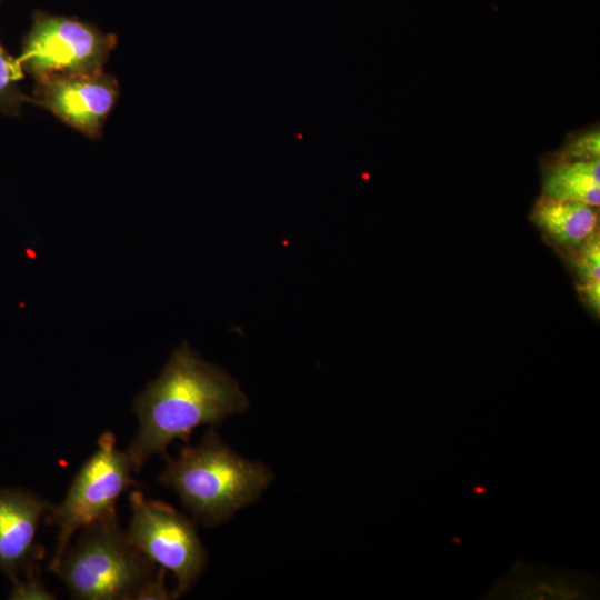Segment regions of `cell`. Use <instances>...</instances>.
<instances>
[{"label":"cell","mask_w":600,"mask_h":600,"mask_svg":"<svg viewBox=\"0 0 600 600\" xmlns=\"http://www.w3.org/2000/svg\"><path fill=\"white\" fill-rule=\"evenodd\" d=\"M116 41L114 36L76 18L38 12L17 61L36 81L101 71Z\"/></svg>","instance_id":"cell-5"},{"label":"cell","mask_w":600,"mask_h":600,"mask_svg":"<svg viewBox=\"0 0 600 600\" xmlns=\"http://www.w3.org/2000/svg\"><path fill=\"white\" fill-rule=\"evenodd\" d=\"M598 581L589 573L517 563L497 581L487 598L590 599L598 594Z\"/></svg>","instance_id":"cell-9"},{"label":"cell","mask_w":600,"mask_h":600,"mask_svg":"<svg viewBox=\"0 0 600 600\" xmlns=\"http://www.w3.org/2000/svg\"><path fill=\"white\" fill-rule=\"evenodd\" d=\"M23 70L17 58L11 57L0 42V112L6 116H19L30 98L19 87Z\"/></svg>","instance_id":"cell-13"},{"label":"cell","mask_w":600,"mask_h":600,"mask_svg":"<svg viewBox=\"0 0 600 600\" xmlns=\"http://www.w3.org/2000/svg\"><path fill=\"white\" fill-rule=\"evenodd\" d=\"M271 479L263 463L237 454L213 429L199 444L181 449L178 458L167 457L159 476V481L173 489L194 519L207 527L224 522L254 502Z\"/></svg>","instance_id":"cell-2"},{"label":"cell","mask_w":600,"mask_h":600,"mask_svg":"<svg viewBox=\"0 0 600 600\" xmlns=\"http://www.w3.org/2000/svg\"><path fill=\"white\" fill-rule=\"evenodd\" d=\"M50 507L33 492L0 488V570L12 581L21 570L38 567L36 561L43 557L44 550L34 539Z\"/></svg>","instance_id":"cell-8"},{"label":"cell","mask_w":600,"mask_h":600,"mask_svg":"<svg viewBox=\"0 0 600 600\" xmlns=\"http://www.w3.org/2000/svg\"><path fill=\"white\" fill-rule=\"evenodd\" d=\"M556 153L568 159L599 160V130L590 129L568 138L563 147Z\"/></svg>","instance_id":"cell-14"},{"label":"cell","mask_w":600,"mask_h":600,"mask_svg":"<svg viewBox=\"0 0 600 600\" xmlns=\"http://www.w3.org/2000/svg\"><path fill=\"white\" fill-rule=\"evenodd\" d=\"M119 96L117 80L101 71L38 80L33 102L91 139L103 124Z\"/></svg>","instance_id":"cell-7"},{"label":"cell","mask_w":600,"mask_h":600,"mask_svg":"<svg viewBox=\"0 0 600 600\" xmlns=\"http://www.w3.org/2000/svg\"><path fill=\"white\" fill-rule=\"evenodd\" d=\"M574 264L580 280L578 290L587 303L598 312L600 308V243L597 232L581 244Z\"/></svg>","instance_id":"cell-12"},{"label":"cell","mask_w":600,"mask_h":600,"mask_svg":"<svg viewBox=\"0 0 600 600\" xmlns=\"http://www.w3.org/2000/svg\"><path fill=\"white\" fill-rule=\"evenodd\" d=\"M542 194L557 200L579 201L598 207L600 159H568L552 153L543 172Z\"/></svg>","instance_id":"cell-11"},{"label":"cell","mask_w":600,"mask_h":600,"mask_svg":"<svg viewBox=\"0 0 600 600\" xmlns=\"http://www.w3.org/2000/svg\"><path fill=\"white\" fill-rule=\"evenodd\" d=\"M248 407L239 382L183 341L171 352L160 374L133 400L139 427L126 451L134 471L153 454H166L172 441L187 442L196 428L217 424Z\"/></svg>","instance_id":"cell-1"},{"label":"cell","mask_w":600,"mask_h":600,"mask_svg":"<svg viewBox=\"0 0 600 600\" xmlns=\"http://www.w3.org/2000/svg\"><path fill=\"white\" fill-rule=\"evenodd\" d=\"M132 471L127 451L118 449L112 432H103L97 449L73 478L63 501L51 504L44 517L46 523L58 529L49 570L59 562L77 531L116 511L119 497L131 486H137Z\"/></svg>","instance_id":"cell-4"},{"label":"cell","mask_w":600,"mask_h":600,"mask_svg":"<svg viewBox=\"0 0 600 600\" xmlns=\"http://www.w3.org/2000/svg\"><path fill=\"white\" fill-rule=\"evenodd\" d=\"M26 574V581L19 579L13 581L11 599H54L53 594L46 589L40 580L39 567L29 570Z\"/></svg>","instance_id":"cell-15"},{"label":"cell","mask_w":600,"mask_h":600,"mask_svg":"<svg viewBox=\"0 0 600 600\" xmlns=\"http://www.w3.org/2000/svg\"><path fill=\"white\" fill-rule=\"evenodd\" d=\"M532 222L554 243L580 247L594 232L598 223L596 207L541 194L530 216Z\"/></svg>","instance_id":"cell-10"},{"label":"cell","mask_w":600,"mask_h":600,"mask_svg":"<svg viewBox=\"0 0 600 600\" xmlns=\"http://www.w3.org/2000/svg\"><path fill=\"white\" fill-rule=\"evenodd\" d=\"M131 520L127 534L147 559L170 570L177 578L172 599L182 596L201 574L206 550L193 522L171 506L130 494Z\"/></svg>","instance_id":"cell-6"},{"label":"cell","mask_w":600,"mask_h":600,"mask_svg":"<svg viewBox=\"0 0 600 600\" xmlns=\"http://www.w3.org/2000/svg\"><path fill=\"white\" fill-rule=\"evenodd\" d=\"M0 1H2V0H0Z\"/></svg>","instance_id":"cell-16"},{"label":"cell","mask_w":600,"mask_h":600,"mask_svg":"<svg viewBox=\"0 0 600 600\" xmlns=\"http://www.w3.org/2000/svg\"><path fill=\"white\" fill-rule=\"evenodd\" d=\"M79 531L50 571L76 599L138 600L158 571L121 529L116 511Z\"/></svg>","instance_id":"cell-3"}]
</instances>
